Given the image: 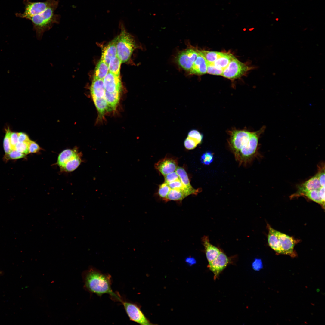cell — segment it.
Here are the masks:
<instances>
[{"label": "cell", "instance_id": "1", "mask_svg": "<svg viewBox=\"0 0 325 325\" xmlns=\"http://www.w3.org/2000/svg\"><path fill=\"white\" fill-rule=\"evenodd\" d=\"M265 128L263 126L255 132L236 129L228 131L229 146L239 165L246 166L252 160L257 151L260 136Z\"/></svg>", "mask_w": 325, "mask_h": 325}, {"label": "cell", "instance_id": "2", "mask_svg": "<svg viewBox=\"0 0 325 325\" xmlns=\"http://www.w3.org/2000/svg\"><path fill=\"white\" fill-rule=\"evenodd\" d=\"M82 277L84 288L87 291L99 296L104 294H108L116 300L121 302L122 299L120 296L112 290L111 276L109 274L91 267L83 272Z\"/></svg>", "mask_w": 325, "mask_h": 325}, {"label": "cell", "instance_id": "3", "mask_svg": "<svg viewBox=\"0 0 325 325\" xmlns=\"http://www.w3.org/2000/svg\"><path fill=\"white\" fill-rule=\"evenodd\" d=\"M57 7L54 6L50 7L29 19L32 22L33 29L36 31L38 36L41 37L45 31L50 29L54 23L59 22L60 15L54 13Z\"/></svg>", "mask_w": 325, "mask_h": 325}, {"label": "cell", "instance_id": "4", "mask_svg": "<svg viewBox=\"0 0 325 325\" xmlns=\"http://www.w3.org/2000/svg\"><path fill=\"white\" fill-rule=\"evenodd\" d=\"M117 57L122 63L128 61L136 48L132 36L122 26L119 35L116 37Z\"/></svg>", "mask_w": 325, "mask_h": 325}, {"label": "cell", "instance_id": "5", "mask_svg": "<svg viewBox=\"0 0 325 325\" xmlns=\"http://www.w3.org/2000/svg\"><path fill=\"white\" fill-rule=\"evenodd\" d=\"M90 92L99 118L101 119L106 112L108 111L103 80L93 78L90 87Z\"/></svg>", "mask_w": 325, "mask_h": 325}, {"label": "cell", "instance_id": "6", "mask_svg": "<svg viewBox=\"0 0 325 325\" xmlns=\"http://www.w3.org/2000/svg\"><path fill=\"white\" fill-rule=\"evenodd\" d=\"M24 2L25 5L24 12L17 13L16 15L17 17L29 20L50 7L58 6L59 3L57 0H46L42 2H32L30 0H25Z\"/></svg>", "mask_w": 325, "mask_h": 325}, {"label": "cell", "instance_id": "7", "mask_svg": "<svg viewBox=\"0 0 325 325\" xmlns=\"http://www.w3.org/2000/svg\"><path fill=\"white\" fill-rule=\"evenodd\" d=\"M250 69L235 57L223 70L221 76L230 79H235L242 76Z\"/></svg>", "mask_w": 325, "mask_h": 325}, {"label": "cell", "instance_id": "8", "mask_svg": "<svg viewBox=\"0 0 325 325\" xmlns=\"http://www.w3.org/2000/svg\"><path fill=\"white\" fill-rule=\"evenodd\" d=\"M121 302L122 304L126 313L130 320L141 325L151 324L136 304L122 300Z\"/></svg>", "mask_w": 325, "mask_h": 325}, {"label": "cell", "instance_id": "9", "mask_svg": "<svg viewBox=\"0 0 325 325\" xmlns=\"http://www.w3.org/2000/svg\"><path fill=\"white\" fill-rule=\"evenodd\" d=\"M269 231L275 235L279 241L282 254L294 257L296 255L294 251L295 241L292 237L279 231L268 226Z\"/></svg>", "mask_w": 325, "mask_h": 325}, {"label": "cell", "instance_id": "10", "mask_svg": "<svg viewBox=\"0 0 325 325\" xmlns=\"http://www.w3.org/2000/svg\"><path fill=\"white\" fill-rule=\"evenodd\" d=\"M198 54L197 50L187 49L178 54L176 57V61L183 69L190 71Z\"/></svg>", "mask_w": 325, "mask_h": 325}, {"label": "cell", "instance_id": "11", "mask_svg": "<svg viewBox=\"0 0 325 325\" xmlns=\"http://www.w3.org/2000/svg\"><path fill=\"white\" fill-rule=\"evenodd\" d=\"M230 260L226 254L221 252L218 256L212 261L209 262L208 267L214 274L215 280L220 274L228 265Z\"/></svg>", "mask_w": 325, "mask_h": 325}, {"label": "cell", "instance_id": "12", "mask_svg": "<svg viewBox=\"0 0 325 325\" xmlns=\"http://www.w3.org/2000/svg\"><path fill=\"white\" fill-rule=\"evenodd\" d=\"M178 161L176 159L166 157L156 163L154 167L164 176L175 171L178 167Z\"/></svg>", "mask_w": 325, "mask_h": 325}, {"label": "cell", "instance_id": "13", "mask_svg": "<svg viewBox=\"0 0 325 325\" xmlns=\"http://www.w3.org/2000/svg\"><path fill=\"white\" fill-rule=\"evenodd\" d=\"M316 175L312 177L297 187L296 192L290 196L291 198L302 196L304 194L310 191L317 190L321 187Z\"/></svg>", "mask_w": 325, "mask_h": 325}, {"label": "cell", "instance_id": "14", "mask_svg": "<svg viewBox=\"0 0 325 325\" xmlns=\"http://www.w3.org/2000/svg\"><path fill=\"white\" fill-rule=\"evenodd\" d=\"M200 189H171L164 200L181 201L184 198L191 194H197L200 192Z\"/></svg>", "mask_w": 325, "mask_h": 325}, {"label": "cell", "instance_id": "15", "mask_svg": "<svg viewBox=\"0 0 325 325\" xmlns=\"http://www.w3.org/2000/svg\"><path fill=\"white\" fill-rule=\"evenodd\" d=\"M202 242L207 260L209 262L216 258L221 251L210 243L207 236L203 237Z\"/></svg>", "mask_w": 325, "mask_h": 325}, {"label": "cell", "instance_id": "16", "mask_svg": "<svg viewBox=\"0 0 325 325\" xmlns=\"http://www.w3.org/2000/svg\"><path fill=\"white\" fill-rule=\"evenodd\" d=\"M207 62L205 58L198 53L191 69L190 73L192 74L202 75L207 73Z\"/></svg>", "mask_w": 325, "mask_h": 325}, {"label": "cell", "instance_id": "17", "mask_svg": "<svg viewBox=\"0 0 325 325\" xmlns=\"http://www.w3.org/2000/svg\"><path fill=\"white\" fill-rule=\"evenodd\" d=\"M117 38L110 42L103 49L101 58L108 65L111 60L117 56Z\"/></svg>", "mask_w": 325, "mask_h": 325}, {"label": "cell", "instance_id": "18", "mask_svg": "<svg viewBox=\"0 0 325 325\" xmlns=\"http://www.w3.org/2000/svg\"><path fill=\"white\" fill-rule=\"evenodd\" d=\"M79 154L74 150L67 149L64 150L58 155L57 164L61 169L67 162Z\"/></svg>", "mask_w": 325, "mask_h": 325}, {"label": "cell", "instance_id": "19", "mask_svg": "<svg viewBox=\"0 0 325 325\" xmlns=\"http://www.w3.org/2000/svg\"><path fill=\"white\" fill-rule=\"evenodd\" d=\"M108 72V65L101 59L95 67L93 78L103 80Z\"/></svg>", "mask_w": 325, "mask_h": 325}, {"label": "cell", "instance_id": "20", "mask_svg": "<svg viewBox=\"0 0 325 325\" xmlns=\"http://www.w3.org/2000/svg\"><path fill=\"white\" fill-rule=\"evenodd\" d=\"M235 57L231 54L225 53L223 55L218 58L212 63L216 67L224 70Z\"/></svg>", "mask_w": 325, "mask_h": 325}, {"label": "cell", "instance_id": "21", "mask_svg": "<svg viewBox=\"0 0 325 325\" xmlns=\"http://www.w3.org/2000/svg\"><path fill=\"white\" fill-rule=\"evenodd\" d=\"M198 53L203 56L207 62L213 63L220 57L223 55L225 53L215 51L197 50Z\"/></svg>", "mask_w": 325, "mask_h": 325}, {"label": "cell", "instance_id": "22", "mask_svg": "<svg viewBox=\"0 0 325 325\" xmlns=\"http://www.w3.org/2000/svg\"><path fill=\"white\" fill-rule=\"evenodd\" d=\"M82 160L79 154L67 162L61 169L67 172L73 171L77 169L81 164Z\"/></svg>", "mask_w": 325, "mask_h": 325}, {"label": "cell", "instance_id": "23", "mask_svg": "<svg viewBox=\"0 0 325 325\" xmlns=\"http://www.w3.org/2000/svg\"><path fill=\"white\" fill-rule=\"evenodd\" d=\"M268 240L270 247L277 253L282 254L280 246L277 237L269 231Z\"/></svg>", "mask_w": 325, "mask_h": 325}, {"label": "cell", "instance_id": "24", "mask_svg": "<svg viewBox=\"0 0 325 325\" xmlns=\"http://www.w3.org/2000/svg\"><path fill=\"white\" fill-rule=\"evenodd\" d=\"M121 63V60L117 56L112 59L108 65L109 72L119 76Z\"/></svg>", "mask_w": 325, "mask_h": 325}, {"label": "cell", "instance_id": "25", "mask_svg": "<svg viewBox=\"0 0 325 325\" xmlns=\"http://www.w3.org/2000/svg\"><path fill=\"white\" fill-rule=\"evenodd\" d=\"M319 189L307 192L304 194L302 196H305L311 200L320 204L324 209L325 201H323L320 197L319 193Z\"/></svg>", "mask_w": 325, "mask_h": 325}, {"label": "cell", "instance_id": "26", "mask_svg": "<svg viewBox=\"0 0 325 325\" xmlns=\"http://www.w3.org/2000/svg\"><path fill=\"white\" fill-rule=\"evenodd\" d=\"M183 184L189 189L193 188L191 185L187 174L183 168L178 167L175 171Z\"/></svg>", "mask_w": 325, "mask_h": 325}, {"label": "cell", "instance_id": "27", "mask_svg": "<svg viewBox=\"0 0 325 325\" xmlns=\"http://www.w3.org/2000/svg\"><path fill=\"white\" fill-rule=\"evenodd\" d=\"M11 132L9 129L7 130L4 140L3 147L5 154L9 153L12 150L10 140Z\"/></svg>", "mask_w": 325, "mask_h": 325}, {"label": "cell", "instance_id": "28", "mask_svg": "<svg viewBox=\"0 0 325 325\" xmlns=\"http://www.w3.org/2000/svg\"><path fill=\"white\" fill-rule=\"evenodd\" d=\"M26 155L14 150H12L8 154H5L4 158L6 160L17 159L24 158Z\"/></svg>", "mask_w": 325, "mask_h": 325}, {"label": "cell", "instance_id": "29", "mask_svg": "<svg viewBox=\"0 0 325 325\" xmlns=\"http://www.w3.org/2000/svg\"><path fill=\"white\" fill-rule=\"evenodd\" d=\"M187 137L191 138L200 144L202 141L203 135L198 130L193 129L190 130L188 133Z\"/></svg>", "mask_w": 325, "mask_h": 325}, {"label": "cell", "instance_id": "30", "mask_svg": "<svg viewBox=\"0 0 325 325\" xmlns=\"http://www.w3.org/2000/svg\"><path fill=\"white\" fill-rule=\"evenodd\" d=\"M171 189L168 184L164 182L159 186L158 192L159 195L164 200Z\"/></svg>", "mask_w": 325, "mask_h": 325}, {"label": "cell", "instance_id": "31", "mask_svg": "<svg viewBox=\"0 0 325 325\" xmlns=\"http://www.w3.org/2000/svg\"><path fill=\"white\" fill-rule=\"evenodd\" d=\"M207 73L212 75L221 76L223 70L216 67L212 63L207 62Z\"/></svg>", "mask_w": 325, "mask_h": 325}, {"label": "cell", "instance_id": "32", "mask_svg": "<svg viewBox=\"0 0 325 325\" xmlns=\"http://www.w3.org/2000/svg\"><path fill=\"white\" fill-rule=\"evenodd\" d=\"M214 159V156L212 153L210 152H206L202 155L200 161L202 163L209 165L213 162Z\"/></svg>", "mask_w": 325, "mask_h": 325}, {"label": "cell", "instance_id": "33", "mask_svg": "<svg viewBox=\"0 0 325 325\" xmlns=\"http://www.w3.org/2000/svg\"><path fill=\"white\" fill-rule=\"evenodd\" d=\"M28 143L26 142H19L17 143L15 146V150L26 155L29 154L28 149Z\"/></svg>", "mask_w": 325, "mask_h": 325}, {"label": "cell", "instance_id": "34", "mask_svg": "<svg viewBox=\"0 0 325 325\" xmlns=\"http://www.w3.org/2000/svg\"><path fill=\"white\" fill-rule=\"evenodd\" d=\"M199 144L198 143L193 139L187 137L184 141V145L186 149L191 150L195 148Z\"/></svg>", "mask_w": 325, "mask_h": 325}, {"label": "cell", "instance_id": "35", "mask_svg": "<svg viewBox=\"0 0 325 325\" xmlns=\"http://www.w3.org/2000/svg\"><path fill=\"white\" fill-rule=\"evenodd\" d=\"M319 179L321 187H325V167L324 165L320 166L318 172L316 174Z\"/></svg>", "mask_w": 325, "mask_h": 325}, {"label": "cell", "instance_id": "36", "mask_svg": "<svg viewBox=\"0 0 325 325\" xmlns=\"http://www.w3.org/2000/svg\"><path fill=\"white\" fill-rule=\"evenodd\" d=\"M164 176L165 182L168 184L180 179L179 176L175 171L168 174Z\"/></svg>", "mask_w": 325, "mask_h": 325}, {"label": "cell", "instance_id": "37", "mask_svg": "<svg viewBox=\"0 0 325 325\" xmlns=\"http://www.w3.org/2000/svg\"><path fill=\"white\" fill-rule=\"evenodd\" d=\"M28 144L29 153H37L41 149L36 143L31 140L28 142Z\"/></svg>", "mask_w": 325, "mask_h": 325}, {"label": "cell", "instance_id": "38", "mask_svg": "<svg viewBox=\"0 0 325 325\" xmlns=\"http://www.w3.org/2000/svg\"><path fill=\"white\" fill-rule=\"evenodd\" d=\"M168 184L171 189H184L187 188L183 184L180 179L177 180Z\"/></svg>", "mask_w": 325, "mask_h": 325}, {"label": "cell", "instance_id": "39", "mask_svg": "<svg viewBox=\"0 0 325 325\" xmlns=\"http://www.w3.org/2000/svg\"><path fill=\"white\" fill-rule=\"evenodd\" d=\"M10 140L12 150H14L15 146L18 142L17 133L11 132L10 136Z\"/></svg>", "mask_w": 325, "mask_h": 325}, {"label": "cell", "instance_id": "40", "mask_svg": "<svg viewBox=\"0 0 325 325\" xmlns=\"http://www.w3.org/2000/svg\"><path fill=\"white\" fill-rule=\"evenodd\" d=\"M18 142L28 143L30 140L28 136L25 133L23 132L17 133Z\"/></svg>", "mask_w": 325, "mask_h": 325}, {"label": "cell", "instance_id": "41", "mask_svg": "<svg viewBox=\"0 0 325 325\" xmlns=\"http://www.w3.org/2000/svg\"><path fill=\"white\" fill-rule=\"evenodd\" d=\"M253 267L255 269L258 270L261 269L262 267V263L260 259L255 260L253 264Z\"/></svg>", "mask_w": 325, "mask_h": 325}, {"label": "cell", "instance_id": "42", "mask_svg": "<svg viewBox=\"0 0 325 325\" xmlns=\"http://www.w3.org/2000/svg\"></svg>", "mask_w": 325, "mask_h": 325}]
</instances>
